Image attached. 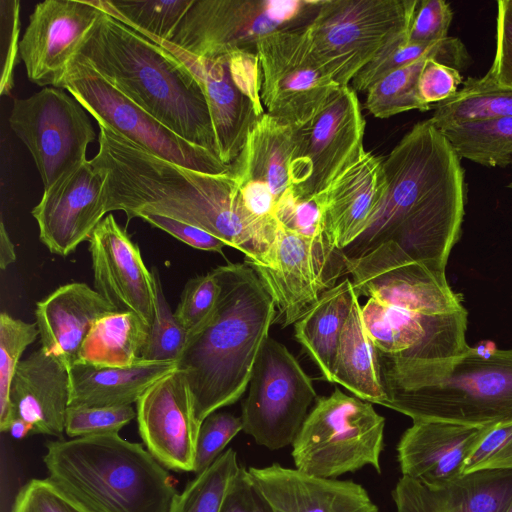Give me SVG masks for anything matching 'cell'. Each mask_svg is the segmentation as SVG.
<instances>
[{
    "mask_svg": "<svg viewBox=\"0 0 512 512\" xmlns=\"http://www.w3.org/2000/svg\"><path fill=\"white\" fill-rule=\"evenodd\" d=\"M387 193L370 227L342 252L364 255L386 241L445 272L465 214L460 158L430 119L415 124L384 160Z\"/></svg>",
    "mask_w": 512,
    "mask_h": 512,
    "instance_id": "1",
    "label": "cell"
},
{
    "mask_svg": "<svg viewBox=\"0 0 512 512\" xmlns=\"http://www.w3.org/2000/svg\"><path fill=\"white\" fill-rule=\"evenodd\" d=\"M99 126V150L91 163L105 175L106 213L127 221L156 214L199 227L260 264L265 244L245 210L233 173L208 174L164 160L113 130Z\"/></svg>",
    "mask_w": 512,
    "mask_h": 512,
    "instance_id": "2",
    "label": "cell"
},
{
    "mask_svg": "<svg viewBox=\"0 0 512 512\" xmlns=\"http://www.w3.org/2000/svg\"><path fill=\"white\" fill-rule=\"evenodd\" d=\"M213 271L221 286L216 307L188 334L177 362L200 423L243 395L277 316L271 293L250 264L228 263Z\"/></svg>",
    "mask_w": 512,
    "mask_h": 512,
    "instance_id": "3",
    "label": "cell"
},
{
    "mask_svg": "<svg viewBox=\"0 0 512 512\" xmlns=\"http://www.w3.org/2000/svg\"><path fill=\"white\" fill-rule=\"evenodd\" d=\"M72 60L96 70L181 138L219 157L201 85L175 55L156 41L105 12Z\"/></svg>",
    "mask_w": 512,
    "mask_h": 512,
    "instance_id": "4",
    "label": "cell"
},
{
    "mask_svg": "<svg viewBox=\"0 0 512 512\" xmlns=\"http://www.w3.org/2000/svg\"><path fill=\"white\" fill-rule=\"evenodd\" d=\"M48 477L89 512H168L177 491L141 443L119 433L46 444Z\"/></svg>",
    "mask_w": 512,
    "mask_h": 512,
    "instance_id": "5",
    "label": "cell"
},
{
    "mask_svg": "<svg viewBox=\"0 0 512 512\" xmlns=\"http://www.w3.org/2000/svg\"><path fill=\"white\" fill-rule=\"evenodd\" d=\"M385 406L413 421L473 426L512 422V349L470 346L446 368L389 393Z\"/></svg>",
    "mask_w": 512,
    "mask_h": 512,
    "instance_id": "6",
    "label": "cell"
},
{
    "mask_svg": "<svg viewBox=\"0 0 512 512\" xmlns=\"http://www.w3.org/2000/svg\"><path fill=\"white\" fill-rule=\"evenodd\" d=\"M419 0H319L302 27L309 50L340 86L383 48L408 35Z\"/></svg>",
    "mask_w": 512,
    "mask_h": 512,
    "instance_id": "7",
    "label": "cell"
},
{
    "mask_svg": "<svg viewBox=\"0 0 512 512\" xmlns=\"http://www.w3.org/2000/svg\"><path fill=\"white\" fill-rule=\"evenodd\" d=\"M384 426L370 402L335 388L316 399L292 443L295 468L330 479L367 465L381 473Z\"/></svg>",
    "mask_w": 512,
    "mask_h": 512,
    "instance_id": "8",
    "label": "cell"
},
{
    "mask_svg": "<svg viewBox=\"0 0 512 512\" xmlns=\"http://www.w3.org/2000/svg\"><path fill=\"white\" fill-rule=\"evenodd\" d=\"M318 4L319 0H194L168 42L207 59L256 52L262 37L305 26Z\"/></svg>",
    "mask_w": 512,
    "mask_h": 512,
    "instance_id": "9",
    "label": "cell"
},
{
    "mask_svg": "<svg viewBox=\"0 0 512 512\" xmlns=\"http://www.w3.org/2000/svg\"><path fill=\"white\" fill-rule=\"evenodd\" d=\"M62 89L75 97L98 125L113 130L159 158L208 174L232 172V165L181 138L87 64L72 60Z\"/></svg>",
    "mask_w": 512,
    "mask_h": 512,
    "instance_id": "10",
    "label": "cell"
},
{
    "mask_svg": "<svg viewBox=\"0 0 512 512\" xmlns=\"http://www.w3.org/2000/svg\"><path fill=\"white\" fill-rule=\"evenodd\" d=\"M315 399L312 380L297 359L286 346L268 337L242 404L243 431L269 450L292 445Z\"/></svg>",
    "mask_w": 512,
    "mask_h": 512,
    "instance_id": "11",
    "label": "cell"
},
{
    "mask_svg": "<svg viewBox=\"0 0 512 512\" xmlns=\"http://www.w3.org/2000/svg\"><path fill=\"white\" fill-rule=\"evenodd\" d=\"M86 109L62 88L14 99L9 125L31 153L44 189L87 161L96 133Z\"/></svg>",
    "mask_w": 512,
    "mask_h": 512,
    "instance_id": "12",
    "label": "cell"
},
{
    "mask_svg": "<svg viewBox=\"0 0 512 512\" xmlns=\"http://www.w3.org/2000/svg\"><path fill=\"white\" fill-rule=\"evenodd\" d=\"M365 119L356 92L340 86L306 124L295 128L290 187L300 198L326 190L365 152Z\"/></svg>",
    "mask_w": 512,
    "mask_h": 512,
    "instance_id": "13",
    "label": "cell"
},
{
    "mask_svg": "<svg viewBox=\"0 0 512 512\" xmlns=\"http://www.w3.org/2000/svg\"><path fill=\"white\" fill-rule=\"evenodd\" d=\"M256 53L266 113L294 128L310 121L340 87L311 54L302 27L262 37Z\"/></svg>",
    "mask_w": 512,
    "mask_h": 512,
    "instance_id": "14",
    "label": "cell"
},
{
    "mask_svg": "<svg viewBox=\"0 0 512 512\" xmlns=\"http://www.w3.org/2000/svg\"><path fill=\"white\" fill-rule=\"evenodd\" d=\"M343 261L358 297L366 296L424 315L465 309L445 272L414 260L394 241H386L361 256L344 255Z\"/></svg>",
    "mask_w": 512,
    "mask_h": 512,
    "instance_id": "15",
    "label": "cell"
},
{
    "mask_svg": "<svg viewBox=\"0 0 512 512\" xmlns=\"http://www.w3.org/2000/svg\"><path fill=\"white\" fill-rule=\"evenodd\" d=\"M343 257V252L330 254L279 222L264 264H248L268 288L279 320L287 327L303 317L323 292L335 286L345 269Z\"/></svg>",
    "mask_w": 512,
    "mask_h": 512,
    "instance_id": "16",
    "label": "cell"
},
{
    "mask_svg": "<svg viewBox=\"0 0 512 512\" xmlns=\"http://www.w3.org/2000/svg\"><path fill=\"white\" fill-rule=\"evenodd\" d=\"M104 13L94 0L36 4L19 45L28 79L42 87L62 88L76 51Z\"/></svg>",
    "mask_w": 512,
    "mask_h": 512,
    "instance_id": "17",
    "label": "cell"
},
{
    "mask_svg": "<svg viewBox=\"0 0 512 512\" xmlns=\"http://www.w3.org/2000/svg\"><path fill=\"white\" fill-rule=\"evenodd\" d=\"M140 437L166 469L193 472L201 423L184 371L176 369L151 385L136 403Z\"/></svg>",
    "mask_w": 512,
    "mask_h": 512,
    "instance_id": "18",
    "label": "cell"
},
{
    "mask_svg": "<svg viewBox=\"0 0 512 512\" xmlns=\"http://www.w3.org/2000/svg\"><path fill=\"white\" fill-rule=\"evenodd\" d=\"M105 180V173L87 160L44 189L31 214L40 241L52 254L68 256L88 241L107 214Z\"/></svg>",
    "mask_w": 512,
    "mask_h": 512,
    "instance_id": "19",
    "label": "cell"
},
{
    "mask_svg": "<svg viewBox=\"0 0 512 512\" xmlns=\"http://www.w3.org/2000/svg\"><path fill=\"white\" fill-rule=\"evenodd\" d=\"M94 289L117 311L136 313L149 327L155 315L154 276L139 246L106 215L88 239Z\"/></svg>",
    "mask_w": 512,
    "mask_h": 512,
    "instance_id": "20",
    "label": "cell"
},
{
    "mask_svg": "<svg viewBox=\"0 0 512 512\" xmlns=\"http://www.w3.org/2000/svg\"><path fill=\"white\" fill-rule=\"evenodd\" d=\"M150 39L175 55L198 80L210 110L219 158L223 163L232 165L250 130L265 114L261 98L236 79L230 68L229 56L201 58L168 41Z\"/></svg>",
    "mask_w": 512,
    "mask_h": 512,
    "instance_id": "21",
    "label": "cell"
},
{
    "mask_svg": "<svg viewBox=\"0 0 512 512\" xmlns=\"http://www.w3.org/2000/svg\"><path fill=\"white\" fill-rule=\"evenodd\" d=\"M491 426L414 420L397 444L402 476L438 488L464 475V464Z\"/></svg>",
    "mask_w": 512,
    "mask_h": 512,
    "instance_id": "22",
    "label": "cell"
},
{
    "mask_svg": "<svg viewBox=\"0 0 512 512\" xmlns=\"http://www.w3.org/2000/svg\"><path fill=\"white\" fill-rule=\"evenodd\" d=\"M386 193L384 160L366 151L326 190L319 193L334 249L343 251L370 227Z\"/></svg>",
    "mask_w": 512,
    "mask_h": 512,
    "instance_id": "23",
    "label": "cell"
},
{
    "mask_svg": "<svg viewBox=\"0 0 512 512\" xmlns=\"http://www.w3.org/2000/svg\"><path fill=\"white\" fill-rule=\"evenodd\" d=\"M70 395L69 366L40 347L22 359L15 370L10 390L13 418L29 423L33 434L61 439Z\"/></svg>",
    "mask_w": 512,
    "mask_h": 512,
    "instance_id": "24",
    "label": "cell"
},
{
    "mask_svg": "<svg viewBox=\"0 0 512 512\" xmlns=\"http://www.w3.org/2000/svg\"><path fill=\"white\" fill-rule=\"evenodd\" d=\"M248 471L274 512H379L366 489L353 481L316 477L278 463Z\"/></svg>",
    "mask_w": 512,
    "mask_h": 512,
    "instance_id": "25",
    "label": "cell"
},
{
    "mask_svg": "<svg viewBox=\"0 0 512 512\" xmlns=\"http://www.w3.org/2000/svg\"><path fill=\"white\" fill-rule=\"evenodd\" d=\"M392 498L396 512H506L512 502V470L476 471L438 488L402 476Z\"/></svg>",
    "mask_w": 512,
    "mask_h": 512,
    "instance_id": "26",
    "label": "cell"
},
{
    "mask_svg": "<svg viewBox=\"0 0 512 512\" xmlns=\"http://www.w3.org/2000/svg\"><path fill=\"white\" fill-rule=\"evenodd\" d=\"M113 312H117L115 307L86 283L61 285L36 303L41 348L70 366L77 361L93 324Z\"/></svg>",
    "mask_w": 512,
    "mask_h": 512,
    "instance_id": "27",
    "label": "cell"
},
{
    "mask_svg": "<svg viewBox=\"0 0 512 512\" xmlns=\"http://www.w3.org/2000/svg\"><path fill=\"white\" fill-rule=\"evenodd\" d=\"M177 368L176 362L141 359L124 368L74 363L69 366V407H117L137 403L151 385Z\"/></svg>",
    "mask_w": 512,
    "mask_h": 512,
    "instance_id": "28",
    "label": "cell"
},
{
    "mask_svg": "<svg viewBox=\"0 0 512 512\" xmlns=\"http://www.w3.org/2000/svg\"><path fill=\"white\" fill-rule=\"evenodd\" d=\"M295 147V128L265 114L250 130L232 164L239 186L248 181L268 184L277 202L290 187L289 168Z\"/></svg>",
    "mask_w": 512,
    "mask_h": 512,
    "instance_id": "29",
    "label": "cell"
},
{
    "mask_svg": "<svg viewBox=\"0 0 512 512\" xmlns=\"http://www.w3.org/2000/svg\"><path fill=\"white\" fill-rule=\"evenodd\" d=\"M358 298L352 281L346 278L323 292L294 324L297 341L330 383L340 335Z\"/></svg>",
    "mask_w": 512,
    "mask_h": 512,
    "instance_id": "30",
    "label": "cell"
},
{
    "mask_svg": "<svg viewBox=\"0 0 512 512\" xmlns=\"http://www.w3.org/2000/svg\"><path fill=\"white\" fill-rule=\"evenodd\" d=\"M358 299L342 329L333 368L332 383H338L356 397L385 406L388 396L382 381L378 350L363 324Z\"/></svg>",
    "mask_w": 512,
    "mask_h": 512,
    "instance_id": "31",
    "label": "cell"
},
{
    "mask_svg": "<svg viewBox=\"0 0 512 512\" xmlns=\"http://www.w3.org/2000/svg\"><path fill=\"white\" fill-rule=\"evenodd\" d=\"M150 327L134 312H113L91 327L75 363L124 368L137 363Z\"/></svg>",
    "mask_w": 512,
    "mask_h": 512,
    "instance_id": "32",
    "label": "cell"
},
{
    "mask_svg": "<svg viewBox=\"0 0 512 512\" xmlns=\"http://www.w3.org/2000/svg\"><path fill=\"white\" fill-rule=\"evenodd\" d=\"M422 57L433 58L459 71L471 62L459 38L448 36L432 43L417 44L408 42V35H405L389 43L368 62L351 80L350 87L355 92H367L384 76Z\"/></svg>",
    "mask_w": 512,
    "mask_h": 512,
    "instance_id": "33",
    "label": "cell"
},
{
    "mask_svg": "<svg viewBox=\"0 0 512 512\" xmlns=\"http://www.w3.org/2000/svg\"><path fill=\"white\" fill-rule=\"evenodd\" d=\"M512 117V87L497 83L487 72L467 78L457 93L435 108L432 123L441 129L450 124Z\"/></svg>",
    "mask_w": 512,
    "mask_h": 512,
    "instance_id": "34",
    "label": "cell"
},
{
    "mask_svg": "<svg viewBox=\"0 0 512 512\" xmlns=\"http://www.w3.org/2000/svg\"><path fill=\"white\" fill-rule=\"evenodd\" d=\"M439 130L459 158L486 167L512 165V117L459 122Z\"/></svg>",
    "mask_w": 512,
    "mask_h": 512,
    "instance_id": "35",
    "label": "cell"
},
{
    "mask_svg": "<svg viewBox=\"0 0 512 512\" xmlns=\"http://www.w3.org/2000/svg\"><path fill=\"white\" fill-rule=\"evenodd\" d=\"M107 14L140 34L169 41L194 0H94Z\"/></svg>",
    "mask_w": 512,
    "mask_h": 512,
    "instance_id": "36",
    "label": "cell"
},
{
    "mask_svg": "<svg viewBox=\"0 0 512 512\" xmlns=\"http://www.w3.org/2000/svg\"><path fill=\"white\" fill-rule=\"evenodd\" d=\"M240 465L234 449L225 450L174 496L168 512H220L228 487Z\"/></svg>",
    "mask_w": 512,
    "mask_h": 512,
    "instance_id": "37",
    "label": "cell"
},
{
    "mask_svg": "<svg viewBox=\"0 0 512 512\" xmlns=\"http://www.w3.org/2000/svg\"><path fill=\"white\" fill-rule=\"evenodd\" d=\"M427 59L422 57L374 83L367 91V110L382 119L410 110L428 111L418 95V80Z\"/></svg>",
    "mask_w": 512,
    "mask_h": 512,
    "instance_id": "38",
    "label": "cell"
},
{
    "mask_svg": "<svg viewBox=\"0 0 512 512\" xmlns=\"http://www.w3.org/2000/svg\"><path fill=\"white\" fill-rule=\"evenodd\" d=\"M39 336L36 322L28 323L6 312L0 314V431L13 419L10 390L15 370L26 348Z\"/></svg>",
    "mask_w": 512,
    "mask_h": 512,
    "instance_id": "39",
    "label": "cell"
},
{
    "mask_svg": "<svg viewBox=\"0 0 512 512\" xmlns=\"http://www.w3.org/2000/svg\"><path fill=\"white\" fill-rule=\"evenodd\" d=\"M154 276L156 302L155 315L150 326L141 360L152 362H178L188 338V331L178 321L167 302L156 268Z\"/></svg>",
    "mask_w": 512,
    "mask_h": 512,
    "instance_id": "40",
    "label": "cell"
},
{
    "mask_svg": "<svg viewBox=\"0 0 512 512\" xmlns=\"http://www.w3.org/2000/svg\"><path fill=\"white\" fill-rule=\"evenodd\" d=\"M276 217L287 229L310 240L330 254L342 251L333 248L326 227L324 204L319 194L298 197L291 187L276 202Z\"/></svg>",
    "mask_w": 512,
    "mask_h": 512,
    "instance_id": "41",
    "label": "cell"
},
{
    "mask_svg": "<svg viewBox=\"0 0 512 512\" xmlns=\"http://www.w3.org/2000/svg\"><path fill=\"white\" fill-rule=\"evenodd\" d=\"M220 291L221 286L213 270L186 282L174 315L188 334L203 325L211 316Z\"/></svg>",
    "mask_w": 512,
    "mask_h": 512,
    "instance_id": "42",
    "label": "cell"
},
{
    "mask_svg": "<svg viewBox=\"0 0 512 512\" xmlns=\"http://www.w3.org/2000/svg\"><path fill=\"white\" fill-rule=\"evenodd\" d=\"M136 415V410L131 405L69 407L65 419V434L70 438H77L119 433Z\"/></svg>",
    "mask_w": 512,
    "mask_h": 512,
    "instance_id": "43",
    "label": "cell"
},
{
    "mask_svg": "<svg viewBox=\"0 0 512 512\" xmlns=\"http://www.w3.org/2000/svg\"><path fill=\"white\" fill-rule=\"evenodd\" d=\"M241 430L242 419L233 414L216 411L206 417L199 429L193 472L209 468Z\"/></svg>",
    "mask_w": 512,
    "mask_h": 512,
    "instance_id": "44",
    "label": "cell"
},
{
    "mask_svg": "<svg viewBox=\"0 0 512 512\" xmlns=\"http://www.w3.org/2000/svg\"><path fill=\"white\" fill-rule=\"evenodd\" d=\"M10 512H89L49 478H33L15 495Z\"/></svg>",
    "mask_w": 512,
    "mask_h": 512,
    "instance_id": "45",
    "label": "cell"
},
{
    "mask_svg": "<svg viewBox=\"0 0 512 512\" xmlns=\"http://www.w3.org/2000/svg\"><path fill=\"white\" fill-rule=\"evenodd\" d=\"M482 470H512V422L486 432L467 458L463 473Z\"/></svg>",
    "mask_w": 512,
    "mask_h": 512,
    "instance_id": "46",
    "label": "cell"
},
{
    "mask_svg": "<svg viewBox=\"0 0 512 512\" xmlns=\"http://www.w3.org/2000/svg\"><path fill=\"white\" fill-rule=\"evenodd\" d=\"M20 1L0 0V93L9 95L14 87V72L19 63Z\"/></svg>",
    "mask_w": 512,
    "mask_h": 512,
    "instance_id": "47",
    "label": "cell"
},
{
    "mask_svg": "<svg viewBox=\"0 0 512 512\" xmlns=\"http://www.w3.org/2000/svg\"><path fill=\"white\" fill-rule=\"evenodd\" d=\"M453 12L444 0H419L408 33V42L432 43L448 37Z\"/></svg>",
    "mask_w": 512,
    "mask_h": 512,
    "instance_id": "48",
    "label": "cell"
},
{
    "mask_svg": "<svg viewBox=\"0 0 512 512\" xmlns=\"http://www.w3.org/2000/svg\"><path fill=\"white\" fill-rule=\"evenodd\" d=\"M463 83L460 71L439 63L433 58L426 60L418 80V95L429 109L453 97Z\"/></svg>",
    "mask_w": 512,
    "mask_h": 512,
    "instance_id": "49",
    "label": "cell"
},
{
    "mask_svg": "<svg viewBox=\"0 0 512 512\" xmlns=\"http://www.w3.org/2000/svg\"><path fill=\"white\" fill-rule=\"evenodd\" d=\"M488 73L497 83L512 87V0L497 2L496 52Z\"/></svg>",
    "mask_w": 512,
    "mask_h": 512,
    "instance_id": "50",
    "label": "cell"
},
{
    "mask_svg": "<svg viewBox=\"0 0 512 512\" xmlns=\"http://www.w3.org/2000/svg\"><path fill=\"white\" fill-rule=\"evenodd\" d=\"M220 512H274L249 471L240 466L224 496Z\"/></svg>",
    "mask_w": 512,
    "mask_h": 512,
    "instance_id": "51",
    "label": "cell"
},
{
    "mask_svg": "<svg viewBox=\"0 0 512 512\" xmlns=\"http://www.w3.org/2000/svg\"><path fill=\"white\" fill-rule=\"evenodd\" d=\"M140 218L150 225L165 231L185 244L199 250L222 253L223 248L227 246L224 241L211 233L194 225L181 222L170 217L146 214Z\"/></svg>",
    "mask_w": 512,
    "mask_h": 512,
    "instance_id": "52",
    "label": "cell"
},
{
    "mask_svg": "<svg viewBox=\"0 0 512 512\" xmlns=\"http://www.w3.org/2000/svg\"><path fill=\"white\" fill-rule=\"evenodd\" d=\"M15 246L11 241L4 221L0 223V268L5 270L16 261Z\"/></svg>",
    "mask_w": 512,
    "mask_h": 512,
    "instance_id": "53",
    "label": "cell"
},
{
    "mask_svg": "<svg viewBox=\"0 0 512 512\" xmlns=\"http://www.w3.org/2000/svg\"><path fill=\"white\" fill-rule=\"evenodd\" d=\"M6 432H8L14 439H23L30 434H33L32 426L20 418H13L9 423Z\"/></svg>",
    "mask_w": 512,
    "mask_h": 512,
    "instance_id": "54",
    "label": "cell"
},
{
    "mask_svg": "<svg viewBox=\"0 0 512 512\" xmlns=\"http://www.w3.org/2000/svg\"><path fill=\"white\" fill-rule=\"evenodd\" d=\"M506 512H512V502L510 503L509 507L507 508Z\"/></svg>",
    "mask_w": 512,
    "mask_h": 512,
    "instance_id": "55",
    "label": "cell"
},
{
    "mask_svg": "<svg viewBox=\"0 0 512 512\" xmlns=\"http://www.w3.org/2000/svg\"><path fill=\"white\" fill-rule=\"evenodd\" d=\"M507 187L512 189V181L507 185Z\"/></svg>",
    "mask_w": 512,
    "mask_h": 512,
    "instance_id": "56",
    "label": "cell"
}]
</instances>
